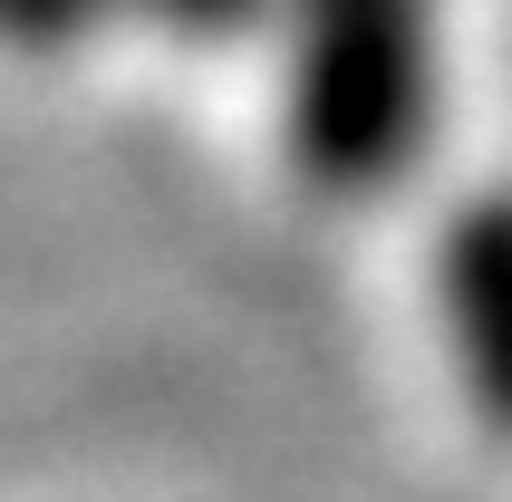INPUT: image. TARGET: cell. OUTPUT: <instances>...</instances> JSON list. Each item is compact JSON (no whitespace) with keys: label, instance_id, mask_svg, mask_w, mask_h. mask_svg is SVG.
Segmentation results:
<instances>
[{"label":"cell","instance_id":"3","mask_svg":"<svg viewBox=\"0 0 512 502\" xmlns=\"http://www.w3.org/2000/svg\"><path fill=\"white\" fill-rule=\"evenodd\" d=\"M126 20V0H0V39L29 58H58L78 49V39H97V29Z\"/></svg>","mask_w":512,"mask_h":502},{"label":"cell","instance_id":"1","mask_svg":"<svg viewBox=\"0 0 512 502\" xmlns=\"http://www.w3.org/2000/svg\"><path fill=\"white\" fill-rule=\"evenodd\" d=\"M290 155L329 194H377L435 126V0H281Z\"/></svg>","mask_w":512,"mask_h":502},{"label":"cell","instance_id":"2","mask_svg":"<svg viewBox=\"0 0 512 502\" xmlns=\"http://www.w3.org/2000/svg\"><path fill=\"white\" fill-rule=\"evenodd\" d=\"M435 300H445V338H455L464 396L512 435V194L474 203V213L445 232Z\"/></svg>","mask_w":512,"mask_h":502},{"label":"cell","instance_id":"4","mask_svg":"<svg viewBox=\"0 0 512 502\" xmlns=\"http://www.w3.org/2000/svg\"><path fill=\"white\" fill-rule=\"evenodd\" d=\"M126 20L165 29V39H194V49H223L242 29L281 20V0H126Z\"/></svg>","mask_w":512,"mask_h":502}]
</instances>
